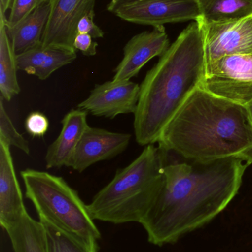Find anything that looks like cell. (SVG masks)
I'll use <instances>...</instances> for the list:
<instances>
[{"mask_svg":"<svg viewBox=\"0 0 252 252\" xmlns=\"http://www.w3.org/2000/svg\"><path fill=\"white\" fill-rule=\"evenodd\" d=\"M50 8V2L46 3L36 9L16 26L10 28L6 27L7 35L16 56L41 44Z\"/></svg>","mask_w":252,"mask_h":252,"instance_id":"obj_16","label":"cell"},{"mask_svg":"<svg viewBox=\"0 0 252 252\" xmlns=\"http://www.w3.org/2000/svg\"><path fill=\"white\" fill-rule=\"evenodd\" d=\"M140 85L130 80L106 81L97 84L78 109L96 117L114 119L120 115L136 113Z\"/></svg>","mask_w":252,"mask_h":252,"instance_id":"obj_10","label":"cell"},{"mask_svg":"<svg viewBox=\"0 0 252 252\" xmlns=\"http://www.w3.org/2000/svg\"><path fill=\"white\" fill-rule=\"evenodd\" d=\"M202 87L238 104L252 100V55H232L207 64Z\"/></svg>","mask_w":252,"mask_h":252,"instance_id":"obj_6","label":"cell"},{"mask_svg":"<svg viewBox=\"0 0 252 252\" xmlns=\"http://www.w3.org/2000/svg\"><path fill=\"white\" fill-rule=\"evenodd\" d=\"M87 114V111L78 108L65 115L61 121L60 133L48 147L44 157L47 169L70 167L75 149L89 127Z\"/></svg>","mask_w":252,"mask_h":252,"instance_id":"obj_14","label":"cell"},{"mask_svg":"<svg viewBox=\"0 0 252 252\" xmlns=\"http://www.w3.org/2000/svg\"><path fill=\"white\" fill-rule=\"evenodd\" d=\"M98 43L93 41V37L88 34L77 33L73 41L75 50H79L86 56H94L97 53Z\"/></svg>","mask_w":252,"mask_h":252,"instance_id":"obj_25","label":"cell"},{"mask_svg":"<svg viewBox=\"0 0 252 252\" xmlns=\"http://www.w3.org/2000/svg\"><path fill=\"white\" fill-rule=\"evenodd\" d=\"M250 165L235 157L167 164L162 189L141 222L148 241L176 244L211 222L236 196Z\"/></svg>","mask_w":252,"mask_h":252,"instance_id":"obj_1","label":"cell"},{"mask_svg":"<svg viewBox=\"0 0 252 252\" xmlns=\"http://www.w3.org/2000/svg\"><path fill=\"white\" fill-rule=\"evenodd\" d=\"M247 109H248L249 114H250V118L252 122V100L249 104L247 105Z\"/></svg>","mask_w":252,"mask_h":252,"instance_id":"obj_28","label":"cell"},{"mask_svg":"<svg viewBox=\"0 0 252 252\" xmlns=\"http://www.w3.org/2000/svg\"><path fill=\"white\" fill-rule=\"evenodd\" d=\"M6 15L0 13V96L10 101L20 93L16 54L6 30Z\"/></svg>","mask_w":252,"mask_h":252,"instance_id":"obj_17","label":"cell"},{"mask_svg":"<svg viewBox=\"0 0 252 252\" xmlns=\"http://www.w3.org/2000/svg\"><path fill=\"white\" fill-rule=\"evenodd\" d=\"M200 17L205 23L224 22L252 15V0H197Z\"/></svg>","mask_w":252,"mask_h":252,"instance_id":"obj_19","label":"cell"},{"mask_svg":"<svg viewBox=\"0 0 252 252\" xmlns=\"http://www.w3.org/2000/svg\"><path fill=\"white\" fill-rule=\"evenodd\" d=\"M95 11L90 12L84 16L78 22L77 26V33L88 34L93 38H103V31L95 23Z\"/></svg>","mask_w":252,"mask_h":252,"instance_id":"obj_24","label":"cell"},{"mask_svg":"<svg viewBox=\"0 0 252 252\" xmlns=\"http://www.w3.org/2000/svg\"><path fill=\"white\" fill-rule=\"evenodd\" d=\"M114 14L126 22L153 28L196 21L201 15L197 0H141Z\"/></svg>","mask_w":252,"mask_h":252,"instance_id":"obj_8","label":"cell"},{"mask_svg":"<svg viewBox=\"0 0 252 252\" xmlns=\"http://www.w3.org/2000/svg\"><path fill=\"white\" fill-rule=\"evenodd\" d=\"M170 46L164 26L136 34L124 46L122 59L114 69L112 80L124 81L137 76L149 61L161 57Z\"/></svg>","mask_w":252,"mask_h":252,"instance_id":"obj_11","label":"cell"},{"mask_svg":"<svg viewBox=\"0 0 252 252\" xmlns=\"http://www.w3.org/2000/svg\"><path fill=\"white\" fill-rule=\"evenodd\" d=\"M207 64L202 27L192 21L141 84L133 123L139 145L158 142L173 117L202 86Z\"/></svg>","mask_w":252,"mask_h":252,"instance_id":"obj_3","label":"cell"},{"mask_svg":"<svg viewBox=\"0 0 252 252\" xmlns=\"http://www.w3.org/2000/svg\"><path fill=\"white\" fill-rule=\"evenodd\" d=\"M96 0H51L50 13L43 32L41 44L76 51L73 41L77 26L86 15L93 11Z\"/></svg>","mask_w":252,"mask_h":252,"instance_id":"obj_9","label":"cell"},{"mask_svg":"<svg viewBox=\"0 0 252 252\" xmlns=\"http://www.w3.org/2000/svg\"><path fill=\"white\" fill-rule=\"evenodd\" d=\"M50 1L51 0H13L9 16L4 20L6 27L10 28L16 26L36 9Z\"/></svg>","mask_w":252,"mask_h":252,"instance_id":"obj_22","label":"cell"},{"mask_svg":"<svg viewBox=\"0 0 252 252\" xmlns=\"http://www.w3.org/2000/svg\"><path fill=\"white\" fill-rule=\"evenodd\" d=\"M39 221L44 229L47 252H98V244H90L42 218Z\"/></svg>","mask_w":252,"mask_h":252,"instance_id":"obj_20","label":"cell"},{"mask_svg":"<svg viewBox=\"0 0 252 252\" xmlns=\"http://www.w3.org/2000/svg\"><path fill=\"white\" fill-rule=\"evenodd\" d=\"M196 21L204 32L207 63L232 55H252V15L224 22Z\"/></svg>","mask_w":252,"mask_h":252,"instance_id":"obj_7","label":"cell"},{"mask_svg":"<svg viewBox=\"0 0 252 252\" xmlns=\"http://www.w3.org/2000/svg\"><path fill=\"white\" fill-rule=\"evenodd\" d=\"M13 0H0V13L6 15L7 10H10Z\"/></svg>","mask_w":252,"mask_h":252,"instance_id":"obj_27","label":"cell"},{"mask_svg":"<svg viewBox=\"0 0 252 252\" xmlns=\"http://www.w3.org/2000/svg\"><path fill=\"white\" fill-rule=\"evenodd\" d=\"M25 125L27 132L32 137H43L49 129L48 118L41 112H32L27 117Z\"/></svg>","mask_w":252,"mask_h":252,"instance_id":"obj_23","label":"cell"},{"mask_svg":"<svg viewBox=\"0 0 252 252\" xmlns=\"http://www.w3.org/2000/svg\"><path fill=\"white\" fill-rule=\"evenodd\" d=\"M20 176L25 197L34 204L38 218L90 244H98L101 233L87 204L63 178L31 168L22 170Z\"/></svg>","mask_w":252,"mask_h":252,"instance_id":"obj_5","label":"cell"},{"mask_svg":"<svg viewBox=\"0 0 252 252\" xmlns=\"http://www.w3.org/2000/svg\"><path fill=\"white\" fill-rule=\"evenodd\" d=\"M76 58V51L44 47L41 44L17 55L16 62L19 70L44 81L58 69L72 63Z\"/></svg>","mask_w":252,"mask_h":252,"instance_id":"obj_15","label":"cell"},{"mask_svg":"<svg viewBox=\"0 0 252 252\" xmlns=\"http://www.w3.org/2000/svg\"><path fill=\"white\" fill-rule=\"evenodd\" d=\"M28 213L16 177L10 146L0 139V223L6 230Z\"/></svg>","mask_w":252,"mask_h":252,"instance_id":"obj_13","label":"cell"},{"mask_svg":"<svg viewBox=\"0 0 252 252\" xmlns=\"http://www.w3.org/2000/svg\"><path fill=\"white\" fill-rule=\"evenodd\" d=\"M167 155L161 147L146 145L129 165L118 169L112 181L87 204L93 220L141 223L162 189Z\"/></svg>","mask_w":252,"mask_h":252,"instance_id":"obj_4","label":"cell"},{"mask_svg":"<svg viewBox=\"0 0 252 252\" xmlns=\"http://www.w3.org/2000/svg\"><path fill=\"white\" fill-rule=\"evenodd\" d=\"M14 252H47L42 224L28 213L6 229Z\"/></svg>","mask_w":252,"mask_h":252,"instance_id":"obj_18","label":"cell"},{"mask_svg":"<svg viewBox=\"0 0 252 252\" xmlns=\"http://www.w3.org/2000/svg\"><path fill=\"white\" fill-rule=\"evenodd\" d=\"M4 100L0 96V139L7 142L10 146L19 148L22 152L29 155L31 154L29 143L13 126L4 108Z\"/></svg>","mask_w":252,"mask_h":252,"instance_id":"obj_21","label":"cell"},{"mask_svg":"<svg viewBox=\"0 0 252 252\" xmlns=\"http://www.w3.org/2000/svg\"><path fill=\"white\" fill-rule=\"evenodd\" d=\"M131 134L89 126L75 149L70 167L82 173L96 163L122 154L130 145Z\"/></svg>","mask_w":252,"mask_h":252,"instance_id":"obj_12","label":"cell"},{"mask_svg":"<svg viewBox=\"0 0 252 252\" xmlns=\"http://www.w3.org/2000/svg\"><path fill=\"white\" fill-rule=\"evenodd\" d=\"M139 1H141V0H110L109 4L107 6V10L110 12V13H115L117 10H119L121 7L130 5V4Z\"/></svg>","mask_w":252,"mask_h":252,"instance_id":"obj_26","label":"cell"},{"mask_svg":"<svg viewBox=\"0 0 252 252\" xmlns=\"http://www.w3.org/2000/svg\"><path fill=\"white\" fill-rule=\"evenodd\" d=\"M158 146L188 161L240 158L252 164L247 106L197 89L164 129Z\"/></svg>","mask_w":252,"mask_h":252,"instance_id":"obj_2","label":"cell"}]
</instances>
